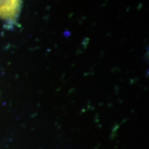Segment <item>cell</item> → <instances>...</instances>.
<instances>
[{
  "instance_id": "cell-1",
  "label": "cell",
  "mask_w": 149,
  "mask_h": 149,
  "mask_svg": "<svg viewBox=\"0 0 149 149\" xmlns=\"http://www.w3.org/2000/svg\"><path fill=\"white\" fill-rule=\"evenodd\" d=\"M22 0H0V18L14 20L21 10Z\"/></svg>"
}]
</instances>
